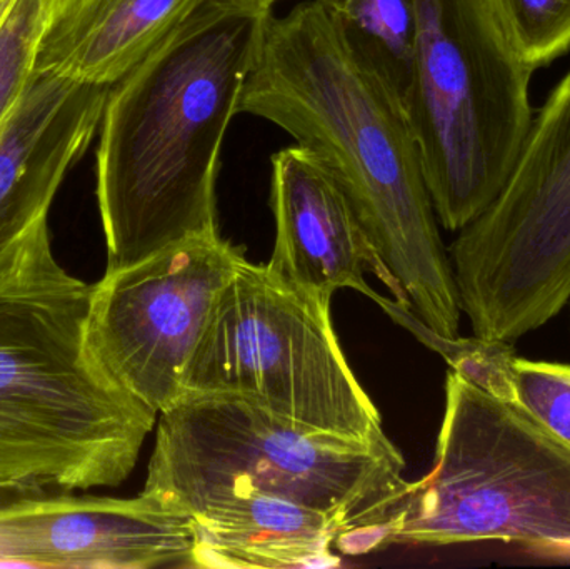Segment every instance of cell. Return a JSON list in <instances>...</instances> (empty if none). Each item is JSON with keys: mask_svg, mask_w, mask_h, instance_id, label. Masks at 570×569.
Instances as JSON below:
<instances>
[{"mask_svg": "<svg viewBox=\"0 0 570 569\" xmlns=\"http://www.w3.org/2000/svg\"><path fill=\"white\" fill-rule=\"evenodd\" d=\"M271 200L276 246L267 267L274 276L324 306L331 307L341 290L357 291L381 306L385 297L365 281L371 271L401 306L412 310L347 197L314 154L298 144L274 154Z\"/></svg>", "mask_w": 570, "mask_h": 569, "instance_id": "8fae6325", "label": "cell"}, {"mask_svg": "<svg viewBox=\"0 0 570 569\" xmlns=\"http://www.w3.org/2000/svg\"><path fill=\"white\" fill-rule=\"evenodd\" d=\"M479 541L570 550V447L451 370L434 467L389 520L387 547Z\"/></svg>", "mask_w": 570, "mask_h": 569, "instance_id": "5b68a950", "label": "cell"}, {"mask_svg": "<svg viewBox=\"0 0 570 569\" xmlns=\"http://www.w3.org/2000/svg\"><path fill=\"white\" fill-rule=\"evenodd\" d=\"M243 256L219 233L106 269L92 284L87 336L107 374L157 414L179 403L187 364Z\"/></svg>", "mask_w": 570, "mask_h": 569, "instance_id": "9c48e42d", "label": "cell"}, {"mask_svg": "<svg viewBox=\"0 0 570 569\" xmlns=\"http://www.w3.org/2000/svg\"><path fill=\"white\" fill-rule=\"evenodd\" d=\"M271 13L206 0L110 87L97 147L107 269L219 234L220 153Z\"/></svg>", "mask_w": 570, "mask_h": 569, "instance_id": "7a4b0ae2", "label": "cell"}, {"mask_svg": "<svg viewBox=\"0 0 570 569\" xmlns=\"http://www.w3.org/2000/svg\"><path fill=\"white\" fill-rule=\"evenodd\" d=\"M47 30L42 0H13L0 22V124L16 107L36 69Z\"/></svg>", "mask_w": 570, "mask_h": 569, "instance_id": "ac0fdd59", "label": "cell"}, {"mask_svg": "<svg viewBox=\"0 0 570 569\" xmlns=\"http://www.w3.org/2000/svg\"><path fill=\"white\" fill-rule=\"evenodd\" d=\"M461 366L459 374L521 404L570 447V364L525 360L512 344L479 341Z\"/></svg>", "mask_w": 570, "mask_h": 569, "instance_id": "9a60e30c", "label": "cell"}, {"mask_svg": "<svg viewBox=\"0 0 570 569\" xmlns=\"http://www.w3.org/2000/svg\"><path fill=\"white\" fill-rule=\"evenodd\" d=\"M392 441H361L295 423L244 398L184 396L160 413L144 494L160 503L213 490H254L334 518L345 557L387 548L407 493Z\"/></svg>", "mask_w": 570, "mask_h": 569, "instance_id": "277c9868", "label": "cell"}, {"mask_svg": "<svg viewBox=\"0 0 570 569\" xmlns=\"http://www.w3.org/2000/svg\"><path fill=\"white\" fill-rule=\"evenodd\" d=\"M348 46L371 63L404 102L414 60V0H317Z\"/></svg>", "mask_w": 570, "mask_h": 569, "instance_id": "2e32d148", "label": "cell"}, {"mask_svg": "<svg viewBox=\"0 0 570 569\" xmlns=\"http://www.w3.org/2000/svg\"><path fill=\"white\" fill-rule=\"evenodd\" d=\"M2 2H3V0H0V3H2Z\"/></svg>", "mask_w": 570, "mask_h": 569, "instance_id": "7402d4cb", "label": "cell"}, {"mask_svg": "<svg viewBox=\"0 0 570 569\" xmlns=\"http://www.w3.org/2000/svg\"><path fill=\"white\" fill-rule=\"evenodd\" d=\"M509 46L532 70L570 50V0H482Z\"/></svg>", "mask_w": 570, "mask_h": 569, "instance_id": "e0dca14e", "label": "cell"}, {"mask_svg": "<svg viewBox=\"0 0 570 569\" xmlns=\"http://www.w3.org/2000/svg\"><path fill=\"white\" fill-rule=\"evenodd\" d=\"M110 87L33 69L0 124V261L49 214L63 177L99 130Z\"/></svg>", "mask_w": 570, "mask_h": 569, "instance_id": "7c38bea8", "label": "cell"}, {"mask_svg": "<svg viewBox=\"0 0 570 569\" xmlns=\"http://www.w3.org/2000/svg\"><path fill=\"white\" fill-rule=\"evenodd\" d=\"M90 294L57 261L47 217L0 261V491L119 487L156 424L94 354Z\"/></svg>", "mask_w": 570, "mask_h": 569, "instance_id": "3957f363", "label": "cell"}, {"mask_svg": "<svg viewBox=\"0 0 570 569\" xmlns=\"http://www.w3.org/2000/svg\"><path fill=\"white\" fill-rule=\"evenodd\" d=\"M183 387L184 396L244 398L338 436L387 440L377 406L345 360L331 307L246 254L217 301Z\"/></svg>", "mask_w": 570, "mask_h": 569, "instance_id": "52a82bcc", "label": "cell"}, {"mask_svg": "<svg viewBox=\"0 0 570 569\" xmlns=\"http://www.w3.org/2000/svg\"><path fill=\"white\" fill-rule=\"evenodd\" d=\"M239 114L269 120L317 157L415 316L459 337L454 271L404 102L317 0L267 17Z\"/></svg>", "mask_w": 570, "mask_h": 569, "instance_id": "6da1fadb", "label": "cell"}, {"mask_svg": "<svg viewBox=\"0 0 570 569\" xmlns=\"http://www.w3.org/2000/svg\"><path fill=\"white\" fill-rule=\"evenodd\" d=\"M229 2L237 3V6L247 7V9L264 10V12H271L273 7L276 6L279 0H229Z\"/></svg>", "mask_w": 570, "mask_h": 569, "instance_id": "ffe728a7", "label": "cell"}, {"mask_svg": "<svg viewBox=\"0 0 570 569\" xmlns=\"http://www.w3.org/2000/svg\"><path fill=\"white\" fill-rule=\"evenodd\" d=\"M167 507L193 518L194 568H331L344 528L304 504L254 490L184 494Z\"/></svg>", "mask_w": 570, "mask_h": 569, "instance_id": "4fadbf2b", "label": "cell"}, {"mask_svg": "<svg viewBox=\"0 0 570 569\" xmlns=\"http://www.w3.org/2000/svg\"><path fill=\"white\" fill-rule=\"evenodd\" d=\"M449 257L479 340L512 344L570 303V70L535 114L511 179Z\"/></svg>", "mask_w": 570, "mask_h": 569, "instance_id": "ba28073f", "label": "cell"}, {"mask_svg": "<svg viewBox=\"0 0 570 569\" xmlns=\"http://www.w3.org/2000/svg\"><path fill=\"white\" fill-rule=\"evenodd\" d=\"M193 518L149 494L0 491V568H194Z\"/></svg>", "mask_w": 570, "mask_h": 569, "instance_id": "30bf717a", "label": "cell"}, {"mask_svg": "<svg viewBox=\"0 0 570 569\" xmlns=\"http://www.w3.org/2000/svg\"><path fill=\"white\" fill-rule=\"evenodd\" d=\"M46 9L47 30L57 23L63 22L82 7L86 0H42ZM46 30V32H47Z\"/></svg>", "mask_w": 570, "mask_h": 569, "instance_id": "d6986e66", "label": "cell"}, {"mask_svg": "<svg viewBox=\"0 0 570 569\" xmlns=\"http://www.w3.org/2000/svg\"><path fill=\"white\" fill-rule=\"evenodd\" d=\"M13 0H3L2 3H0V22H2L3 16H6L7 10H9L10 3H12Z\"/></svg>", "mask_w": 570, "mask_h": 569, "instance_id": "44dd1931", "label": "cell"}, {"mask_svg": "<svg viewBox=\"0 0 570 569\" xmlns=\"http://www.w3.org/2000/svg\"><path fill=\"white\" fill-rule=\"evenodd\" d=\"M405 112L439 223L461 230L504 189L531 133L532 70L482 0H414Z\"/></svg>", "mask_w": 570, "mask_h": 569, "instance_id": "8992f818", "label": "cell"}, {"mask_svg": "<svg viewBox=\"0 0 570 569\" xmlns=\"http://www.w3.org/2000/svg\"><path fill=\"white\" fill-rule=\"evenodd\" d=\"M206 0H86L50 27L36 70L114 86Z\"/></svg>", "mask_w": 570, "mask_h": 569, "instance_id": "5bb4252c", "label": "cell"}]
</instances>
